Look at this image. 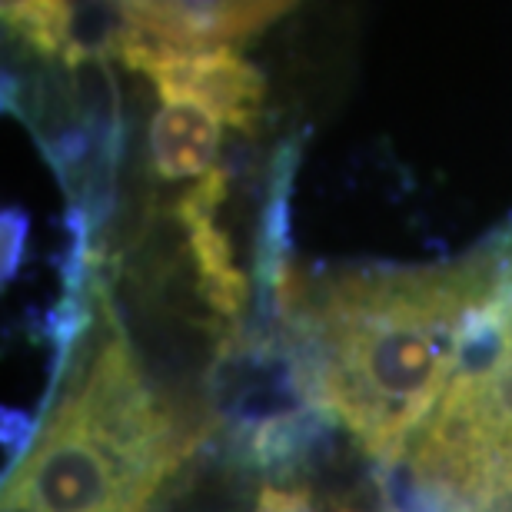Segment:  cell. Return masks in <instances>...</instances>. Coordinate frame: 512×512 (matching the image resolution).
<instances>
[{
    "mask_svg": "<svg viewBox=\"0 0 512 512\" xmlns=\"http://www.w3.org/2000/svg\"><path fill=\"white\" fill-rule=\"evenodd\" d=\"M4 512H44V509H37L27 496H20L14 489L4 486Z\"/></svg>",
    "mask_w": 512,
    "mask_h": 512,
    "instance_id": "cell-8",
    "label": "cell"
},
{
    "mask_svg": "<svg viewBox=\"0 0 512 512\" xmlns=\"http://www.w3.org/2000/svg\"><path fill=\"white\" fill-rule=\"evenodd\" d=\"M506 260L509 237L443 266L340 273L313 296L306 380L373 459L396 463L443 403Z\"/></svg>",
    "mask_w": 512,
    "mask_h": 512,
    "instance_id": "cell-1",
    "label": "cell"
},
{
    "mask_svg": "<svg viewBox=\"0 0 512 512\" xmlns=\"http://www.w3.org/2000/svg\"><path fill=\"white\" fill-rule=\"evenodd\" d=\"M117 60L147 77L160 100L197 104L230 130L253 133L260 120L266 84L233 47L127 44Z\"/></svg>",
    "mask_w": 512,
    "mask_h": 512,
    "instance_id": "cell-4",
    "label": "cell"
},
{
    "mask_svg": "<svg viewBox=\"0 0 512 512\" xmlns=\"http://www.w3.org/2000/svg\"><path fill=\"white\" fill-rule=\"evenodd\" d=\"M253 512H323L310 496L300 489H283V486H263L256 496Z\"/></svg>",
    "mask_w": 512,
    "mask_h": 512,
    "instance_id": "cell-7",
    "label": "cell"
},
{
    "mask_svg": "<svg viewBox=\"0 0 512 512\" xmlns=\"http://www.w3.org/2000/svg\"><path fill=\"white\" fill-rule=\"evenodd\" d=\"M227 193V173L213 170L203 180H197L187 197L180 200V220L190 233V250L197 256V270H200V286L207 293L210 306L227 320H237L247 300V280L243 273L233 266L230 243L217 230V207L223 203Z\"/></svg>",
    "mask_w": 512,
    "mask_h": 512,
    "instance_id": "cell-5",
    "label": "cell"
},
{
    "mask_svg": "<svg viewBox=\"0 0 512 512\" xmlns=\"http://www.w3.org/2000/svg\"><path fill=\"white\" fill-rule=\"evenodd\" d=\"M296 4L300 0H84V10L114 34L117 57L127 44L233 47Z\"/></svg>",
    "mask_w": 512,
    "mask_h": 512,
    "instance_id": "cell-3",
    "label": "cell"
},
{
    "mask_svg": "<svg viewBox=\"0 0 512 512\" xmlns=\"http://www.w3.org/2000/svg\"><path fill=\"white\" fill-rule=\"evenodd\" d=\"M193 443L117 333L47 413L7 489L44 512H147Z\"/></svg>",
    "mask_w": 512,
    "mask_h": 512,
    "instance_id": "cell-2",
    "label": "cell"
},
{
    "mask_svg": "<svg viewBox=\"0 0 512 512\" xmlns=\"http://www.w3.org/2000/svg\"><path fill=\"white\" fill-rule=\"evenodd\" d=\"M223 124L210 110L160 100L150 120V167L163 180H203L217 170Z\"/></svg>",
    "mask_w": 512,
    "mask_h": 512,
    "instance_id": "cell-6",
    "label": "cell"
}]
</instances>
